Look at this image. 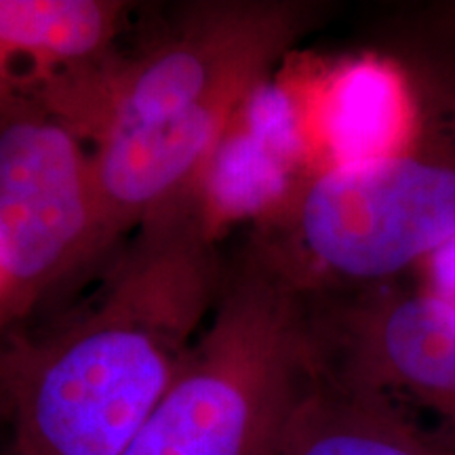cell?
<instances>
[{"label": "cell", "instance_id": "ba28073f", "mask_svg": "<svg viewBox=\"0 0 455 455\" xmlns=\"http://www.w3.org/2000/svg\"><path fill=\"white\" fill-rule=\"evenodd\" d=\"M276 455H443L395 401L323 371L304 398Z\"/></svg>", "mask_w": 455, "mask_h": 455}, {"label": "cell", "instance_id": "7a4b0ae2", "mask_svg": "<svg viewBox=\"0 0 455 455\" xmlns=\"http://www.w3.org/2000/svg\"><path fill=\"white\" fill-rule=\"evenodd\" d=\"M323 371L306 291L253 253L124 455H276Z\"/></svg>", "mask_w": 455, "mask_h": 455}, {"label": "cell", "instance_id": "6da1fadb", "mask_svg": "<svg viewBox=\"0 0 455 455\" xmlns=\"http://www.w3.org/2000/svg\"><path fill=\"white\" fill-rule=\"evenodd\" d=\"M224 278L188 196L144 221L61 327L0 355L9 455H124L178 378Z\"/></svg>", "mask_w": 455, "mask_h": 455}, {"label": "cell", "instance_id": "277c9868", "mask_svg": "<svg viewBox=\"0 0 455 455\" xmlns=\"http://www.w3.org/2000/svg\"><path fill=\"white\" fill-rule=\"evenodd\" d=\"M284 218L287 255L266 253L298 287H379L455 235V164L419 150L339 161L299 188Z\"/></svg>", "mask_w": 455, "mask_h": 455}, {"label": "cell", "instance_id": "52a82bcc", "mask_svg": "<svg viewBox=\"0 0 455 455\" xmlns=\"http://www.w3.org/2000/svg\"><path fill=\"white\" fill-rule=\"evenodd\" d=\"M123 3L0 0V110L41 104L57 78L112 51Z\"/></svg>", "mask_w": 455, "mask_h": 455}, {"label": "cell", "instance_id": "30bf717a", "mask_svg": "<svg viewBox=\"0 0 455 455\" xmlns=\"http://www.w3.org/2000/svg\"><path fill=\"white\" fill-rule=\"evenodd\" d=\"M428 284L430 293L455 301V235L436 249L428 259Z\"/></svg>", "mask_w": 455, "mask_h": 455}, {"label": "cell", "instance_id": "8992f818", "mask_svg": "<svg viewBox=\"0 0 455 455\" xmlns=\"http://www.w3.org/2000/svg\"><path fill=\"white\" fill-rule=\"evenodd\" d=\"M315 323L329 373L388 401L405 396L455 430L453 299L379 284Z\"/></svg>", "mask_w": 455, "mask_h": 455}, {"label": "cell", "instance_id": "5b68a950", "mask_svg": "<svg viewBox=\"0 0 455 455\" xmlns=\"http://www.w3.org/2000/svg\"><path fill=\"white\" fill-rule=\"evenodd\" d=\"M83 141L41 104L0 110V321L110 244Z\"/></svg>", "mask_w": 455, "mask_h": 455}, {"label": "cell", "instance_id": "9c48e42d", "mask_svg": "<svg viewBox=\"0 0 455 455\" xmlns=\"http://www.w3.org/2000/svg\"><path fill=\"white\" fill-rule=\"evenodd\" d=\"M415 148L455 164V4L426 11L411 41Z\"/></svg>", "mask_w": 455, "mask_h": 455}, {"label": "cell", "instance_id": "3957f363", "mask_svg": "<svg viewBox=\"0 0 455 455\" xmlns=\"http://www.w3.org/2000/svg\"><path fill=\"white\" fill-rule=\"evenodd\" d=\"M298 3H207L163 41L112 55L57 78L41 106L81 140L163 123L192 108L247 100L310 26Z\"/></svg>", "mask_w": 455, "mask_h": 455}, {"label": "cell", "instance_id": "8fae6325", "mask_svg": "<svg viewBox=\"0 0 455 455\" xmlns=\"http://www.w3.org/2000/svg\"><path fill=\"white\" fill-rule=\"evenodd\" d=\"M443 455H455V439H436Z\"/></svg>", "mask_w": 455, "mask_h": 455}]
</instances>
